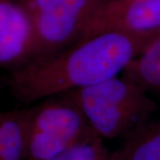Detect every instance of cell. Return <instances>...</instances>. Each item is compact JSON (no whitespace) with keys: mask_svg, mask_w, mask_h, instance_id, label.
<instances>
[{"mask_svg":"<svg viewBox=\"0 0 160 160\" xmlns=\"http://www.w3.org/2000/svg\"><path fill=\"white\" fill-rule=\"evenodd\" d=\"M158 36L106 31L51 57L30 60L12 69V93L29 104L118 77Z\"/></svg>","mask_w":160,"mask_h":160,"instance_id":"cell-1","label":"cell"},{"mask_svg":"<svg viewBox=\"0 0 160 160\" xmlns=\"http://www.w3.org/2000/svg\"><path fill=\"white\" fill-rule=\"evenodd\" d=\"M66 93L102 138L126 136L148 121L158 107L140 86L123 77Z\"/></svg>","mask_w":160,"mask_h":160,"instance_id":"cell-2","label":"cell"},{"mask_svg":"<svg viewBox=\"0 0 160 160\" xmlns=\"http://www.w3.org/2000/svg\"><path fill=\"white\" fill-rule=\"evenodd\" d=\"M19 2L31 23L34 48L30 60H34L51 57L79 42L102 0Z\"/></svg>","mask_w":160,"mask_h":160,"instance_id":"cell-3","label":"cell"},{"mask_svg":"<svg viewBox=\"0 0 160 160\" xmlns=\"http://www.w3.org/2000/svg\"><path fill=\"white\" fill-rule=\"evenodd\" d=\"M28 160H49L93 133L84 113L68 93L46 99L29 109Z\"/></svg>","mask_w":160,"mask_h":160,"instance_id":"cell-4","label":"cell"},{"mask_svg":"<svg viewBox=\"0 0 160 160\" xmlns=\"http://www.w3.org/2000/svg\"><path fill=\"white\" fill-rule=\"evenodd\" d=\"M112 30L159 35L160 0H102L81 40Z\"/></svg>","mask_w":160,"mask_h":160,"instance_id":"cell-5","label":"cell"},{"mask_svg":"<svg viewBox=\"0 0 160 160\" xmlns=\"http://www.w3.org/2000/svg\"><path fill=\"white\" fill-rule=\"evenodd\" d=\"M29 109L2 113L0 160L28 159Z\"/></svg>","mask_w":160,"mask_h":160,"instance_id":"cell-6","label":"cell"},{"mask_svg":"<svg viewBox=\"0 0 160 160\" xmlns=\"http://www.w3.org/2000/svg\"><path fill=\"white\" fill-rule=\"evenodd\" d=\"M109 160H160V116L150 119L126 136Z\"/></svg>","mask_w":160,"mask_h":160,"instance_id":"cell-7","label":"cell"},{"mask_svg":"<svg viewBox=\"0 0 160 160\" xmlns=\"http://www.w3.org/2000/svg\"><path fill=\"white\" fill-rule=\"evenodd\" d=\"M122 77L160 103V34L126 66Z\"/></svg>","mask_w":160,"mask_h":160,"instance_id":"cell-8","label":"cell"},{"mask_svg":"<svg viewBox=\"0 0 160 160\" xmlns=\"http://www.w3.org/2000/svg\"><path fill=\"white\" fill-rule=\"evenodd\" d=\"M109 156L102 137L93 133L49 160H109Z\"/></svg>","mask_w":160,"mask_h":160,"instance_id":"cell-9","label":"cell"},{"mask_svg":"<svg viewBox=\"0 0 160 160\" xmlns=\"http://www.w3.org/2000/svg\"><path fill=\"white\" fill-rule=\"evenodd\" d=\"M26 16L19 0H0V34Z\"/></svg>","mask_w":160,"mask_h":160,"instance_id":"cell-10","label":"cell"},{"mask_svg":"<svg viewBox=\"0 0 160 160\" xmlns=\"http://www.w3.org/2000/svg\"><path fill=\"white\" fill-rule=\"evenodd\" d=\"M1 121H2V113H0V126H1Z\"/></svg>","mask_w":160,"mask_h":160,"instance_id":"cell-11","label":"cell"}]
</instances>
